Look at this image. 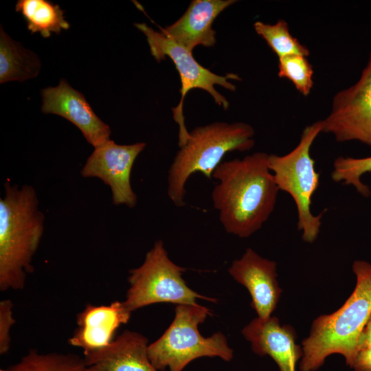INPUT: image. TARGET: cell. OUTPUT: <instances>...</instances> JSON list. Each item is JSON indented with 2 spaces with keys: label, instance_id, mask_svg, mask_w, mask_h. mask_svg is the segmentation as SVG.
<instances>
[{
  "label": "cell",
  "instance_id": "obj_1",
  "mask_svg": "<svg viewBox=\"0 0 371 371\" xmlns=\"http://www.w3.org/2000/svg\"><path fill=\"white\" fill-rule=\"evenodd\" d=\"M212 178L214 208L228 234L247 238L259 230L273 212L279 189L269 166V155L256 152L221 162Z\"/></svg>",
  "mask_w": 371,
  "mask_h": 371
},
{
  "label": "cell",
  "instance_id": "obj_2",
  "mask_svg": "<svg viewBox=\"0 0 371 371\" xmlns=\"http://www.w3.org/2000/svg\"><path fill=\"white\" fill-rule=\"evenodd\" d=\"M0 199V290H22L34 271L33 258L44 232L45 216L29 185L4 184Z\"/></svg>",
  "mask_w": 371,
  "mask_h": 371
},
{
  "label": "cell",
  "instance_id": "obj_3",
  "mask_svg": "<svg viewBox=\"0 0 371 371\" xmlns=\"http://www.w3.org/2000/svg\"><path fill=\"white\" fill-rule=\"evenodd\" d=\"M355 289L336 311L322 315L312 323L309 335L302 343L300 371H315L333 354L344 357L351 367L358 352L360 334L371 315V263L355 260Z\"/></svg>",
  "mask_w": 371,
  "mask_h": 371
},
{
  "label": "cell",
  "instance_id": "obj_4",
  "mask_svg": "<svg viewBox=\"0 0 371 371\" xmlns=\"http://www.w3.org/2000/svg\"><path fill=\"white\" fill-rule=\"evenodd\" d=\"M189 135L168 172V196L177 207L185 205V186L193 173L211 179L226 153L247 151L254 145V130L245 122H216L198 126Z\"/></svg>",
  "mask_w": 371,
  "mask_h": 371
},
{
  "label": "cell",
  "instance_id": "obj_5",
  "mask_svg": "<svg viewBox=\"0 0 371 371\" xmlns=\"http://www.w3.org/2000/svg\"><path fill=\"white\" fill-rule=\"evenodd\" d=\"M211 311L197 304H178L175 317L162 335L148 345V354L159 371H182L193 360L201 357H219L230 361L234 350L221 332L204 337L199 331Z\"/></svg>",
  "mask_w": 371,
  "mask_h": 371
},
{
  "label": "cell",
  "instance_id": "obj_6",
  "mask_svg": "<svg viewBox=\"0 0 371 371\" xmlns=\"http://www.w3.org/2000/svg\"><path fill=\"white\" fill-rule=\"evenodd\" d=\"M322 132V120L306 126L298 144L289 153L269 155V166L279 189L293 198L297 212V228L304 241L312 243L318 236L323 212L313 215L311 198L319 186V174L310 155L311 147Z\"/></svg>",
  "mask_w": 371,
  "mask_h": 371
},
{
  "label": "cell",
  "instance_id": "obj_7",
  "mask_svg": "<svg viewBox=\"0 0 371 371\" xmlns=\"http://www.w3.org/2000/svg\"><path fill=\"white\" fill-rule=\"evenodd\" d=\"M186 268L169 258L163 240L155 241L142 264L129 271V288L123 303L131 313L157 303L197 304V299L216 302V299L191 289L182 278Z\"/></svg>",
  "mask_w": 371,
  "mask_h": 371
},
{
  "label": "cell",
  "instance_id": "obj_8",
  "mask_svg": "<svg viewBox=\"0 0 371 371\" xmlns=\"http://www.w3.org/2000/svg\"><path fill=\"white\" fill-rule=\"evenodd\" d=\"M135 26L146 36L150 53L155 60L159 62L168 56L179 74L181 82V98L177 106L172 108V111L173 119L179 127V146L181 147L187 142L190 136L183 113V100L188 92L192 89H201L209 93L218 105L227 110L229 102L216 91L214 85H218L235 91L236 86L230 80H240V78L235 74H227L225 76L214 74L200 65L193 57L192 52L161 31L157 32L145 23H135Z\"/></svg>",
  "mask_w": 371,
  "mask_h": 371
},
{
  "label": "cell",
  "instance_id": "obj_9",
  "mask_svg": "<svg viewBox=\"0 0 371 371\" xmlns=\"http://www.w3.org/2000/svg\"><path fill=\"white\" fill-rule=\"evenodd\" d=\"M322 132L339 142L357 140L371 146V52L358 81L337 93Z\"/></svg>",
  "mask_w": 371,
  "mask_h": 371
},
{
  "label": "cell",
  "instance_id": "obj_10",
  "mask_svg": "<svg viewBox=\"0 0 371 371\" xmlns=\"http://www.w3.org/2000/svg\"><path fill=\"white\" fill-rule=\"evenodd\" d=\"M146 143L120 145L113 140L94 148L80 170L82 177H96L110 187L115 205L134 207L137 201L131 183L133 166Z\"/></svg>",
  "mask_w": 371,
  "mask_h": 371
},
{
  "label": "cell",
  "instance_id": "obj_11",
  "mask_svg": "<svg viewBox=\"0 0 371 371\" xmlns=\"http://www.w3.org/2000/svg\"><path fill=\"white\" fill-rule=\"evenodd\" d=\"M41 94V111L60 115L71 122L94 148L110 140L109 125L97 116L85 96L65 79H61L56 87L42 89Z\"/></svg>",
  "mask_w": 371,
  "mask_h": 371
},
{
  "label": "cell",
  "instance_id": "obj_12",
  "mask_svg": "<svg viewBox=\"0 0 371 371\" xmlns=\"http://www.w3.org/2000/svg\"><path fill=\"white\" fill-rule=\"evenodd\" d=\"M228 272L248 290L258 317H271L282 293L277 280L276 263L247 248L240 258L232 262Z\"/></svg>",
  "mask_w": 371,
  "mask_h": 371
},
{
  "label": "cell",
  "instance_id": "obj_13",
  "mask_svg": "<svg viewBox=\"0 0 371 371\" xmlns=\"http://www.w3.org/2000/svg\"><path fill=\"white\" fill-rule=\"evenodd\" d=\"M242 334L254 352L269 356L280 371H296L302 350L296 343L297 335L291 326L281 324L274 316L256 317L243 328Z\"/></svg>",
  "mask_w": 371,
  "mask_h": 371
},
{
  "label": "cell",
  "instance_id": "obj_14",
  "mask_svg": "<svg viewBox=\"0 0 371 371\" xmlns=\"http://www.w3.org/2000/svg\"><path fill=\"white\" fill-rule=\"evenodd\" d=\"M131 313L123 301L99 306L89 303L78 313L77 328L68 344L81 348L84 355L104 348L114 339L117 329L129 321Z\"/></svg>",
  "mask_w": 371,
  "mask_h": 371
},
{
  "label": "cell",
  "instance_id": "obj_15",
  "mask_svg": "<svg viewBox=\"0 0 371 371\" xmlns=\"http://www.w3.org/2000/svg\"><path fill=\"white\" fill-rule=\"evenodd\" d=\"M148 339L126 330L106 347L84 355L85 371H159L148 354Z\"/></svg>",
  "mask_w": 371,
  "mask_h": 371
},
{
  "label": "cell",
  "instance_id": "obj_16",
  "mask_svg": "<svg viewBox=\"0 0 371 371\" xmlns=\"http://www.w3.org/2000/svg\"><path fill=\"white\" fill-rule=\"evenodd\" d=\"M235 2V0H193L177 21L159 28L162 33L190 52L198 45L213 47L216 43V32L212 24L220 13Z\"/></svg>",
  "mask_w": 371,
  "mask_h": 371
},
{
  "label": "cell",
  "instance_id": "obj_17",
  "mask_svg": "<svg viewBox=\"0 0 371 371\" xmlns=\"http://www.w3.org/2000/svg\"><path fill=\"white\" fill-rule=\"evenodd\" d=\"M41 68L37 54L13 40L1 25L0 82L32 79L38 76Z\"/></svg>",
  "mask_w": 371,
  "mask_h": 371
},
{
  "label": "cell",
  "instance_id": "obj_18",
  "mask_svg": "<svg viewBox=\"0 0 371 371\" xmlns=\"http://www.w3.org/2000/svg\"><path fill=\"white\" fill-rule=\"evenodd\" d=\"M15 8L25 20L32 34L38 32L48 38L52 33L59 34L70 27L64 11L58 5L47 0H19Z\"/></svg>",
  "mask_w": 371,
  "mask_h": 371
},
{
  "label": "cell",
  "instance_id": "obj_19",
  "mask_svg": "<svg viewBox=\"0 0 371 371\" xmlns=\"http://www.w3.org/2000/svg\"><path fill=\"white\" fill-rule=\"evenodd\" d=\"M85 361L76 355L41 353L30 350L14 365L10 371H85Z\"/></svg>",
  "mask_w": 371,
  "mask_h": 371
},
{
  "label": "cell",
  "instance_id": "obj_20",
  "mask_svg": "<svg viewBox=\"0 0 371 371\" xmlns=\"http://www.w3.org/2000/svg\"><path fill=\"white\" fill-rule=\"evenodd\" d=\"M256 32L262 36L278 58L297 54L307 57L310 52L289 32L288 23L282 19L275 24L256 21L254 24Z\"/></svg>",
  "mask_w": 371,
  "mask_h": 371
},
{
  "label": "cell",
  "instance_id": "obj_21",
  "mask_svg": "<svg viewBox=\"0 0 371 371\" xmlns=\"http://www.w3.org/2000/svg\"><path fill=\"white\" fill-rule=\"evenodd\" d=\"M369 172H371V156L364 158L340 156L333 163L331 178L334 181L353 186L362 196L368 197L371 192L361 181V177Z\"/></svg>",
  "mask_w": 371,
  "mask_h": 371
},
{
  "label": "cell",
  "instance_id": "obj_22",
  "mask_svg": "<svg viewBox=\"0 0 371 371\" xmlns=\"http://www.w3.org/2000/svg\"><path fill=\"white\" fill-rule=\"evenodd\" d=\"M278 76L291 81L305 96L310 93L313 86V69L304 56L290 54L279 58Z\"/></svg>",
  "mask_w": 371,
  "mask_h": 371
},
{
  "label": "cell",
  "instance_id": "obj_23",
  "mask_svg": "<svg viewBox=\"0 0 371 371\" xmlns=\"http://www.w3.org/2000/svg\"><path fill=\"white\" fill-rule=\"evenodd\" d=\"M13 302L10 299L0 302V354H6L10 348L12 326L16 321L13 316Z\"/></svg>",
  "mask_w": 371,
  "mask_h": 371
},
{
  "label": "cell",
  "instance_id": "obj_24",
  "mask_svg": "<svg viewBox=\"0 0 371 371\" xmlns=\"http://www.w3.org/2000/svg\"><path fill=\"white\" fill-rule=\"evenodd\" d=\"M350 368L354 371H371V348L359 350Z\"/></svg>",
  "mask_w": 371,
  "mask_h": 371
},
{
  "label": "cell",
  "instance_id": "obj_25",
  "mask_svg": "<svg viewBox=\"0 0 371 371\" xmlns=\"http://www.w3.org/2000/svg\"><path fill=\"white\" fill-rule=\"evenodd\" d=\"M357 348L358 352L363 349L371 348V315L360 334Z\"/></svg>",
  "mask_w": 371,
  "mask_h": 371
},
{
  "label": "cell",
  "instance_id": "obj_26",
  "mask_svg": "<svg viewBox=\"0 0 371 371\" xmlns=\"http://www.w3.org/2000/svg\"><path fill=\"white\" fill-rule=\"evenodd\" d=\"M0 371H10L9 367L7 368H1Z\"/></svg>",
  "mask_w": 371,
  "mask_h": 371
}]
</instances>
